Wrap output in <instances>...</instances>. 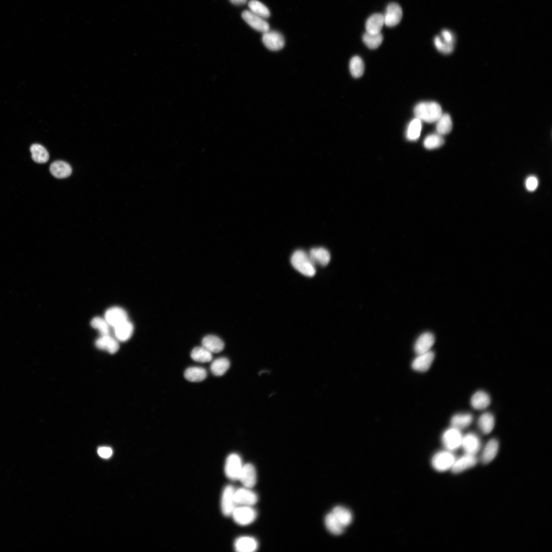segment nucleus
I'll return each mask as SVG.
<instances>
[{"mask_svg": "<svg viewBox=\"0 0 552 552\" xmlns=\"http://www.w3.org/2000/svg\"><path fill=\"white\" fill-rule=\"evenodd\" d=\"M473 420L472 415L469 413H462L455 414L450 419L451 426L462 430L468 427Z\"/></svg>", "mask_w": 552, "mask_h": 552, "instance_id": "nucleus-26", "label": "nucleus"}, {"mask_svg": "<svg viewBox=\"0 0 552 552\" xmlns=\"http://www.w3.org/2000/svg\"><path fill=\"white\" fill-rule=\"evenodd\" d=\"M345 528L353 521L352 513L347 508L342 506L336 507L332 512Z\"/></svg>", "mask_w": 552, "mask_h": 552, "instance_id": "nucleus-35", "label": "nucleus"}, {"mask_svg": "<svg viewBox=\"0 0 552 552\" xmlns=\"http://www.w3.org/2000/svg\"><path fill=\"white\" fill-rule=\"evenodd\" d=\"M262 42L265 46L272 51H278L285 46V40L280 33L269 31L263 34Z\"/></svg>", "mask_w": 552, "mask_h": 552, "instance_id": "nucleus-10", "label": "nucleus"}, {"mask_svg": "<svg viewBox=\"0 0 552 552\" xmlns=\"http://www.w3.org/2000/svg\"><path fill=\"white\" fill-rule=\"evenodd\" d=\"M230 2L233 5L236 6H241L244 5L247 0H230Z\"/></svg>", "mask_w": 552, "mask_h": 552, "instance_id": "nucleus-45", "label": "nucleus"}, {"mask_svg": "<svg viewBox=\"0 0 552 552\" xmlns=\"http://www.w3.org/2000/svg\"><path fill=\"white\" fill-rule=\"evenodd\" d=\"M291 263L297 271L307 277H313L316 274V265L309 254L303 250H297L293 253Z\"/></svg>", "mask_w": 552, "mask_h": 552, "instance_id": "nucleus-2", "label": "nucleus"}, {"mask_svg": "<svg viewBox=\"0 0 552 552\" xmlns=\"http://www.w3.org/2000/svg\"><path fill=\"white\" fill-rule=\"evenodd\" d=\"M191 357L196 362L209 363L212 360V354L203 346L197 347L192 350Z\"/></svg>", "mask_w": 552, "mask_h": 552, "instance_id": "nucleus-33", "label": "nucleus"}, {"mask_svg": "<svg viewBox=\"0 0 552 552\" xmlns=\"http://www.w3.org/2000/svg\"><path fill=\"white\" fill-rule=\"evenodd\" d=\"M349 69L353 77L355 78L361 77L365 70V66L362 59L358 56L353 57L350 62Z\"/></svg>", "mask_w": 552, "mask_h": 552, "instance_id": "nucleus-37", "label": "nucleus"}, {"mask_svg": "<svg viewBox=\"0 0 552 552\" xmlns=\"http://www.w3.org/2000/svg\"><path fill=\"white\" fill-rule=\"evenodd\" d=\"M403 12L400 6L396 3L389 4L384 15L385 25L387 27L396 26L402 19Z\"/></svg>", "mask_w": 552, "mask_h": 552, "instance_id": "nucleus-11", "label": "nucleus"}, {"mask_svg": "<svg viewBox=\"0 0 552 552\" xmlns=\"http://www.w3.org/2000/svg\"><path fill=\"white\" fill-rule=\"evenodd\" d=\"M114 333L117 340L125 342L129 340L133 335L134 326L128 320L125 321L115 326Z\"/></svg>", "mask_w": 552, "mask_h": 552, "instance_id": "nucleus-22", "label": "nucleus"}, {"mask_svg": "<svg viewBox=\"0 0 552 552\" xmlns=\"http://www.w3.org/2000/svg\"><path fill=\"white\" fill-rule=\"evenodd\" d=\"M478 462L476 455L465 453L459 458L456 459L451 470L454 474H459L474 467Z\"/></svg>", "mask_w": 552, "mask_h": 552, "instance_id": "nucleus-14", "label": "nucleus"}, {"mask_svg": "<svg viewBox=\"0 0 552 552\" xmlns=\"http://www.w3.org/2000/svg\"><path fill=\"white\" fill-rule=\"evenodd\" d=\"M50 171L55 177L64 179L70 176L72 169L71 166L66 162L57 161L50 165Z\"/></svg>", "mask_w": 552, "mask_h": 552, "instance_id": "nucleus-24", "label": "nucleus"}, {"mask_svg": "<svg viewBox=\"0 0 552 552\" xmlns=\"http://www.w3.org/2000/svg\"><path fill=\"white\" fill-rule=\"evenodd\" d=\"M456 456L453 451L445 449L437 453L433 457L432 465L437 471L445 472L452 468Z\"/></svg>", "mask_w": 552, "mask_h": 552, "instance_id": "nucleus-3", "label": "nucleus"}, {"mask_svg": "<svg viewBox=\"0 0 552 552\" xmlns=\"http://www.w3.org/2000/svg\"><path fill=\"white\" fill-rule=\"evenodd\" d=\"M326 527L333 534L339 535L344 530V526L341 523L334 514L331 512L326 516L325 518Z\"/></svg>", "mask_w": 552, "mask_h": 552, "instance_id": "nucleus-30", "label": "nucleus"}, {"mask_svg": "<svg viewBox=\"0 0 552 552\" xmlns=\"http://www.w3.org/2000/svg\"><path fill=\"white\" fill-rule=\"evenodd\" d=\"M491 404L490 395L485 391L479 390L475 392L470 399V405L476 410H483Z\"/></svg>", "mask_w": 552, "mask_h": 552, "instance_id": "nucleus-18", "label": "nucleus"}, {"mask_svg": "<svg viewBox=\"0 0 552 552\" xmlns=\"http://www.w3.org/2000/svg\"><path fill=\"white\" fill-rule=\"evenodd\" d=\"M231 516L237 524L246 525L254 521L257 512L251 506H240L235 507Z\"/></svg>", "mask_w": 552, "mask_h": 552, "instance_id": "nucleus-5", "label": "nucleus"}, {"mask_svg": "<svg viewBox=\"0 0 552 552\" xmlns=\"http://www.w3.org/2000/svg\"><path fill=\"white\" fill-rule=\"evenodd\" d=\"M92 327L99 331L102 336H110V325L105 319L100 317L94 318L91 323Z\"/></svg>", "mask_w": 552, "mask_h": 552, "instance_id": "nucleus-40", "label": "nucleus"}, {"mask_svg": "<svg viewBox=\"0 0 552 552\" xmlns=\"http://www.w3.org/2000/svg\"><path fill=\"white\" fill-rule=\"evenodd\" d=\"M436 122V131L438 134L446 135L452 131L453 121L448 114H442Z\"/></svg>", "mask_w": 552, "mask_h": 552, "instance_id": "nucleus-31", "label": "nucleus"}, {"mask_svg": "<svg viewBox=\"0 0 552 552\" xmlns=\"http://www.w3.org/2000/svg\"><path fill=\"white\" fill-rule=\"evenodd\" d=\"M445 142L443 136L437 134L426 137L423 142L424 146L428 149H434L441 147Z\"/></svg>", "mask_w": 552, "mask_h": 552, "instance_id": "nucleus-41", "label": "nucleus"}, {"mask_svg": "<svg viewBox=\"0 0 552 552\" xmlns=\"http://www.w3.org/2000/svg\"><path fill=\"white\" fill-rule=\"evenodd\" d=\"M202 345L212 353H219L224 349L223 342L218 337L209 335L202 340Z\"/></svg>", "mask_w": 552, "mask_h": 552, "instance_id": "nucleus-29", "label": "nucleus"}, {"mask_svg": "<svg viewBox=\"0 0 552 552\" xmlns=\"http://www.w3.org/2000/svg\"><path fill=\"white\" fill-rule=\"evenodd\" d=\"M499 448L498 441L494 438L489 440L486 443L481 456V461L484 464L491 462L496 457Z\"/></svg>", "mask_w": 552, "mask_h": 552, "instance_id": "nucleus-17", "label": "nucleus"}, {"mask_svg": "<svg viewBox=\"0 0 552 552\" xmlns=\"http://www.w3.org/2000/svg\"><path fill=\"white\" fill-rule=\"evenodd\" d=\"M309 254L315 265L326 266L330 263L331 259L329 250L323 247L313 248L311 249Z\"/></svg>", "mask_w": 552, "mask_h": 552, "instance_id": "nucleus-19", "label": "nucleus"}, {"mask_svg": "<svg viewBox=\"0 0 552 552\" xmlns=\"http://www.w3.org/2000/svg\"><path fill=\"white\" fill-rule=\"evenodd\" d=\"M229 360L225 358H219L213 361L211 365V372L216 376L224 375L230 368Z\"/></svg>", "mask_w": 552, "mask_h": 552, "instance_id": "nucleus-34", "label": "nucleus"}, {"mask_svg": "<svg viewBox=\"0 0 552 552\" xmlns=\"http://www.w3.org/2000/svg\"><path fill=\"white\" fill-rule=\"evenodd\" d=\"M434 359L435 355L431 351L418 355L412 364V368L418 372L427 371L432 365Z\"/></svg>", "mask_w": 552, "mask_h": 552, "instance_id": "nucleus-15", "label": "nucleus"}, {"mask_svg": "<svg viewBox=\"0 0 552 552\" xmlns=\"http://www.w3.org/2000/svg\"><path fill=\"white\" fill-rule=\"evenodd\" d=\"M384 40L383 35L370 34L367 33L364 34L363 36V41L367 47L371 49H375L379 48L382 44Z\"/></svg>", "mask_w": 552, "mask_h": 552, "instance_id": "nucleus-38", "label": "nucleus"}, {"mask_svg": "<svg viewBox=\"0 0 552 552\" xmlns=\"http://www.w3.org/2000/svg\"><path fill=\"white\" fill-rule=\"evenodd\" d=\"M30 150L32 154V158L35 162L43 164L49 160V153L43 146L39 144H34L31 146Z\"/></svg>", "mask_w": 552, "mask_h": 552, "instance_id": "nucleus-32", "label": "nucleus"}, {"mask_svg": "<svg viewBox=\"0 0 552 552\" xmlns=\"http://www.w3.org/2000/svg\"><path fill=\"white\" fill-rule=\"evenodd\" d=\"M97 348L108 351L110 354H115L119 349V344L117 340L111 336H102L95 342Z\"/></svg>", "mask_w": 552, "mask_h": 552, "instance_id": "nucleus-25", "label": "nucleus"}, {"mask_svg": "<svg viewBox=\"0 0 552 552\" xmlns=\"http://www.w3.org/2000/svg\"><path fill=\"white\" fill-rule=\"evenodd\" d=\"M249 11L263 19L270 16V12L267 8L258 0H251L248 3Z\"/></svg>", "mask_w": 552, "mask_h": 552, "instance_id": "nucleus-39", "label": "nucleus"}, {"mask_svg": "<svg viewBox=\"0 0 552 552\" xmlns=\"http://www.w3.org/2000/svg\"><path fill=\"white\" fill-rule=\"evenodd\" d=\"M98 454L100 457L108 459L112 456L113 450L109 447H100L98 449Z\"/></svg>", "mask_w": 552, "mask_h": 552, "instance_id": "nucleus-44", "label": "nucleus"}, {"mask_svg": "<svg viewBox=\"0 0 552 552\" xmlns=\"http://www.w3.org/2000/svg\"><path fill=\"white\" fill-rule=\"evenodd\" d=\"M185 379L191 382H200L204 381L207 376L206 370L202 367H192L186 370L184 373Z\"/></svg>", "mask_w": 552, "mask_h": 552, "instance_id": "nucleus-28", "label": "nucleus"}, {"mask_svg": "<svg viewBox=\"0 0 552 552\" xmlns=\"http://www.w3.org/2000/svg\"><path fill=\"white\" fill-rule=\"evenodd\" d=\"M421 130L422 121L416 118L409 125L406 133L407 138L410 141H416L420 136Z\"/></svg>", "mask_w": 552, "mask_h": 552, "instance_id": "nucleus-36", "label": "nucleus"}, {"mask_svg": "<svg viewBox=\"0 0 552 552\" xmlns=\"http://www.w3.org/2000/svg\"><path fill=\"white\" fill-rule=\"evenodd\" d=\"M435 339L433 334L426 333L422 334L417 340L414 345L416 354L420 355L429 352L435 343Z\"/></svg>", "mask_w": 552, "mask_h": 552, "instance_id": "nucleus-16", "label": "nucleus"}, {"mask_svg": "<svg viewBox=\"0 0 552 552\" xmlns=\"http://www.w3.org/2000/svg\"><path fill=\"white\" fill-rule=\"evenodd\" d=\"M238 480L244 487L253 488L257 482V472L254 465L250 463L243 465Z\"/></svg>", "mask_w": 552, "mask_h": 552, "instance_id": "nucleus-13", "label": "nucleus"}, {"mask_svg": "<svg viewBox=\"0 0 552 552\" xmlns=\"http://www.w3.org/2000/svg\"><path fill=\"white\" fill-rule=\"evenodd\" d=\"M234 547L237 551L252 552L257 549L258 543L253 537L243 536L236 540Z\"/></svg>", "mask_w": 552, "mask_h": 552, "instance_id": "nucleus-23", "label": "nucleus"}, {"mask_svg": "<svg viewBox=\"0 0 552 552\" xmlns=\"http://www.w3.org/2000/svg\"><path fill=\"white\" fill-rule=\"evenodd\" d=\"M463 436L461 430L451 426L442 434V444L445 449L453 452L461 447Z\"/></svg>", "mask_w": 552, "mask_h": 552, "instance_id": "nucleus-4", "label": "nucleus"}, {"mask_svg": "<svg viewBox=\"0 0 552 552\" xmlns=\"http://www.w3.org/2000/svg\"><path fill=\"white\" fill-rule=\"evenodd\" d=\"M539 185L537 178L531 175L527 178L525 181V186L526 190L529 192H533L536 190Z\"/></svg>", "mask_w": 552, "mask_h": 552, "instance_id": "nucleus-43", "label": "nucleus"}, {"mask_svg": "<svg viewBox=\"0 0 552 552\" xmlns=\"http://www.w3.org/2000/svg\"><path fill=\"white\" fill-rule=\"evenodd\" d=\"M242 18L250 27L257 32L263 34L269 31V24L264 19L249 11L243 12Z\"/></svg>", "mask_w": 552, "mask_h": 552, "instance_id": "nucleus-9", "label": "nucleus"}, {"mask_svg": "<svg viewBox=\"0 0 552 552\" xmlns=\"http://www.w3.org/2000/svg\"><path fill=\"white\" fill-rule=\"evenodd\" d=\"M495 420L494 415L490 412L483 413L478 420L479 429L484 434H490L494 429Z\"/></svg>", "mask_w": 552, "mask_h": 552, "instance_id": "nucleus-27", "label": "nucleus"}, {"mask_svg": "<svg viewBox=\"0 0 552 552\" xmlns=\"http://www.w3.org/2000/svg\"><path fill=\"white\" fill-rule=\"evenodd\" d=\"M235 490L233 486L228 485L225 487L223 491L221 509L222 513L225 516H231L236 507L234 497Z\"/></svg>", "mask_w": 552, "mask_h": 552, "instance_id": "nucleus-7", "label": "nucleus"}, {"mask_svg": "<svg viewBox=\"0 0 552 552\" xmlns=\"http://www.w3.org/2000/svg\"><path fill=\"white\" fill-rule=\"evenodd\" d=\"M416 118L421 121L434 123L442 115L441 106L436 102H422L417 104L414 110Z\"/></svg>", "mask_w": 552, "mask_h": 552, "instance_id": "nucleus-1", "label": "nucleus"}, {"mask_svg": "<svg viewBox=\"0 0 552 552\" xmlns=\"http://www.w3.org/2000/svg\"><path fill=\"white\" fill-rule=\"evenodd\" d=\"M384 25L385 20L383 15L381 14H373L366 21V33L370 34H380Z\"/></svg>", "mask_w": 552, "mask_h": 552, "instance_id": "nucleus-21", "label": "nucleus"}, {"mask_svg": "<svg viewBox=\"0 0 552 552\" xmlns=\"http://www.w3.org/2000/svg\"><path fill=\"white\" fill-rule=\"evenodd\" d=\"M434 44L438 51L445 55H448L453 53L455 48V43L445 41L440 36H438L435 38Z\"/></svg>", "mask_w": 552, "mask_h": 552, "instance_id": "nucleus-42", "label": "nucleus"}, {"mask_svg": "<svg viewBox=\"0 0 552 552\" xmlns=\"http://www.w3.org/2000/svg\"><path fill=\"white\" fill-rule=\"evenodd\" d=\"M246 487H243L235 490V501L236 505L252 506L258 501V496L256 493Z\"/></svg>", "mask_w": 552, "mask_h": 552, "instance_id": "nucleus-8", "label": "nucleus"}, {"mask_svg": "<svg viewBox=\"0 0 552 552\" xmlns=\"http://www.w3.org/2000/svg\"><path fill=\"white\" fill-rule=\"evenodd\" d=\"M482 444L477 435L469 433L463 435L461 447L465 453L476 455L481 448Z\"/></svg>", "mask_w": 552, "mask_h": 552, "instance_id": "nucleus-12", "label": "nucleus"}, {"mask_svg": "<svg viewBox=\"0 0 552 552\" xmlns=\"http://www.w3.org/2000/svg\"><path fill=\"white\" fill-rule=\"evenodd\" d=\"M243 466L241 457L238 454L230 455L225 461V475L231 480H238Z\"/></svg>", "mask_w": 552, "mask_h": 552, "instance_id": "nucleus-6", "label": "nucleus"}, {"mask_svg": "<svg viewBox=\"0 0 552 552\" xmlns=\"http://www.w3.org/2000/svg\"><path fill=\"white\" fill-rule=\"evenodd\" d=\"M106 320L111 326L115 328L119 324L128 320V314L123 309L114 307L108 310L105 314Z\"/></svg>", "mask_w": 552, "mask_h": 552, "instance_id": "nucleus-20", "label": "nucleus"}]
</instances>
